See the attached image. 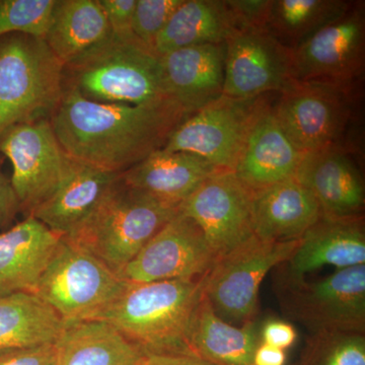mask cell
<instances>
[{
  "mask_svg": "<svg viewBox=\"0 0 365 365\" xmlns=\"http://www.w3.org/2000/svg\"><path fill=\"white\" fill-rule=\"evenodd\" d=\"M55 0H0V38L13 33L44 39Z\"/></svg>",
  "mask_w": 365,
  "mask_h": 365,
  "instance_id": "31",
  "label": "cell"
},
{
  "mask_svg": "<svg viewBox=\"0 0 365 365\" xmlns=\"http://www.w3.org/2000/svg\"><path fill=\"white\" fill-rule=\"evenodd\" d=\"M128 282L90 252L61 237L35 294L64 323L98 319Z\"/></svg>",
  "mask_w": 365,
  "mask_h": 365,
  "instance_id": "6",
  "label": "cell"
},
{
  "mask_svg": "<svg viewBox=\"0 0 365 365\" xmlns=\"http://www.w3.org/2000/svg\"><path fill=\"white\" fill-rule=\"evenodd\" d=\"M114 37L123 40L137 39L132 30L137 0H98Z\"/></svg>",
  "mask_w": 365,
  "mask_h": 365,
  "instance_id": "33",
  "label": "cell"
},
{
  "mask_svg": "<svg viewBox=\"0 0 365 365\" xmlns=\"http://www.w3.org/2000/svg\"><path fill=\"white\" fill-rule=\"evenodd\" d=\"M287 360L285 350L260 342L255 350L253 365H285Z\"/></svg>",
  "mask_w": 365,
  "mask_h": 365,
  "instance_id": "38",
  "label": "cell"
},
{
  "mask_svg": "<svg viewBox=\"0 0 365 365\" xmlns=\"http://www.w3.org/2000/svg\"><path fill=\"white\" fill-rule=\"evenodd\" d=\"M56 365H144L146 355L100 319L66 324L55 342Z\"/></svg>",
  "mask_w": 365,
  "mask_h": 365,
  "instance_id": "25",
  "label": "cell"
},
{
  "mask_svg": "<svg viewBox=\"0 0 365 365\" xmlns=\"http://www.w3.org/2000/svg\"><path fill=\"white\" fill-rule=\"evenodd\" d=\"M227 43L182 48L160 57L165 93L192 115L223 95Z\"/></svg>",
  "mask_w": 365,
  "mask_h": 365,
  "instance_id": "17",
  "label": "cell"
},
{
  "mask_svg": "<svg viewBox=\"0 0 365 365\" xmlns=\"http://www.w3.org/2000/svg\"><path fill=\"white\" fill-rule=\"evenodd\" d=\"M240 30L265 28L269 0H227Z\"/></svg>",
  "mask_w": 365,
  "mask_h": 365,
  "instance_id": "35",
  "label": "cell"
},
{
  "mask_svg": "<svg viewBox=\"0 0 365 365\" xmlns=\"http://www.w3.org/2000/svg\"><path fill=\"white\" fill-rule=\"evenodd\" d=\"M120 175L73 160L56 191L30 215L55 234L68 237L97 208Z\"/></svg>",
  "mask_w": 365,
  "mask_h": 365,
  "instance_id": "22",
  "label": "cell"
},
{
  "mask_svg": "<svg viewBox=\"0 0 365 365\" xmlns=\"http://www.w3.org/2000/svg\"><path fill=\"white\" fill-rule=\"evenodd\" d=\"M144 365H145V364H144Z\"/></svg>",
  "mask_w": 365,
  "mask_h": 365,
  "instance_id": "40",
  "label": "cell"
},
{
  "mask_svg": "<svg viewBox=\"0 0 365 365\" xmlns=\"http://www.w3.org/2000/svg\"><path fill=\"white\" fill-rule=\"evenodd\" d=\"M189 115L173 100L150 105L108 104L63 88L50 122L76 162L122 174L165 148Z\"/></svg>",
  "mask_w": 365,
  "mask_h": 365,
  "instance_id": "1",
  "label": "cell"
},
{
  "mask_svg": "<svg viewBox=\"0 0 365 365\" xmlns=\"http://www.w3.org/2000/svg\"><path fill=\"white\" fill-rule=\"evenodd\" d=\"M267 103L265 96L239 98L222 95L186 118L163 150L194 153L217 169L232 172L255 119Z\"/></svg>",
  "mask_w": 365,
  "mask_h": 365,
  "instance_id": "10",
  "label": "cell"
},
{
  "mask_svg": "<svg viewBox=\"0 0 365 365\" xmlns=\"http://www.w3.org/2000/svg\"><path fill=\"white\" fill-rule=\"evenodd\" d=\"M277 297L285 314L311 334L365 332V265L317 280L284 277Z\"/></svg>",
  "mask_w": 365,
  "mask_h": 365,
  "instance_id": "7",
  "label": "cell"
},
{
  "mask_svg": "<svg viewBox=\"0 0 365 365\" xmlns=\"http://www.w3.org/2000/svg\"><path fill=\"white\" fill-rule=\"evenodd\" d=\"M295 81L294 51L267 29H244L227 41L223 95L251 98L280 93Z\"/></svg>",
  "mask_w": 365,
  "mask_h": 365,
  "instance_id": "13",
  "label": "cell"
},
{
  "mask_svg": "<svg viewBox=\"0 0 365 365\" xmlns=\"http://www.w3.org/2000/svg\"><path fill=\"white\" fill-rule=\"evenodd\" d=\"M260 342L287 350L297 340V332L294 326L282 319H271L266 321L259 331Z\"/></svg>",
  "mask_w": 365,
  "mask_h": 365,
  "instance_id": "36",
  "label": "cell"
},
{
  "mask_svg": "<svg viewBox=\"0 0 365 365\" xmlns=\"http://www.w3.org/2000/svg\"><path fill=\"white\" fill-rule=\"evenodd\" d=\"M252 227L263 242L297 241L322 216L313 194L295 178L252 191Z\"/></svg>",
  "mask_w": 365,
  "mask_h": 365,
  "instance_id": "20",
  "label": "cell"
},
{
  "mask_svg": "<svg viewBox=\"0 0 365 365\" xmlns=\"http://www.w3.org/2000/svg\"><path fill=\"white\" fill-rule=\"evenodd\" d=\"M111 37L98 0H55L44 41L64 66Z\"/></svg>",
  "mask_w": 365,
  "mask_h": 365,
  "instance_id": "26",
  "label": "cell"
},
{
  "mask_svg": "<svg viewBox=\"0 0 365 365\" xmlns=\"http://www.w3.org/2000/svg\"><path fill=\"white\" fill-rule=\"evenodd\" d=\"M182 1L184 0H137L132 24L137 39L153 50L158 36Z\"/></svg>",
  "mask_w": 365,
  "mask_h": 365,
  "instance_id": "32",
  "label": "cell"
},
{
  "mask_svg": "<svg viewBox=\"0 0 365 365\" xmlns=\"http://www.w3.org/2000/svg\"><path fill=\"white\" fill-rule=\"evenodd\" d=\"M205 276L197 280L128 282L98 319L114 327L145 355H193L190 330L203 299Z\"/></svg>",
  "mask_w": 365,
  "mask_h": 365,
  "instance_id": "2",
  "label": "cell"
},
{
  "mask_svg": "<svg viewBox=\"0 0 365 365\" xmlns=\"http://www.w3.org/2000/svg\"><path fill=\"white\" fill-rule=\"evenodd\" d=\"M66 323L33 292L0 297V352L55 343Z\"/></svg>",
  "mask_w": 365,
  "mask_h": 365,
  "instance_id": "28",
  "label": "cell"
},
{
  "mask_svg": "<svg viewBox=\"0 0 365 365\" xmlns=\"http://www.w3.org/2000/svg\"><path fill=\"white\" fill-rule=\"evenodd\" d=\"M240 31L227 0H184L158 36V57L182 48L222 44Z\"/></svg>",
  "mask_w": 365,
  "mask_h": 365,
  "instance_id": "24",
  "label": "cell"
},
{
  "mask_svg": "<svg viewBox=\"0 0 365 365\" xmlns=\"http://www.w3.org/2000/svg\"><path fill=\"white\" fill-rule=\"evenodd\" d=\"M21 211L20 204L11 186V179L0 170V227L13 222Z\"/></svg>",
  "mask_w": 365,
  "mask_h": 365,
  "instance_id": "37",
  "label": "cell"
},
{
  "mask_svg": "<svg viewBox=\"0 0 365 365\" xmlns=\"http://www.w3.org/2000/svg\"><path fill=\"white\" fill-rule=\"evenodd\" d=\"M61 235L32 215L0 234V297L35 294Z\"/></svg>",
  "mask_w": 365,
  "mask_h": 365,
  "instance_id": "21",
  "label": "cell"
},
{
  "mask_svg": "<svg viewBox=\"0 0 365 365\" xmlns=\"http://www.w3.org/2000/svg\"><path fill=\"white\" fill-rule=\"evenodd\" d=\"M220 170H225L217 169L194 153L162 148L122 173L120 178L131 188L180 206Z\"/></svg>",
  "mask_w": 365,
  "mask_h": 365,
  "instance_id": "23",
  "label": "cell"
},
{
  "mask_svg": "<svg viewBox=\"0 0 365 365\" xmlns=\"http://www.w3.org/2000/svg\"><path fill=\"white\" fill-rule=\"evenodd\" d=\"M295 365H365V335L311 334Z\"/></svg>",
  "mask_w": 365,
  "mask_h": 365,
  "instance_id": "30",
  "label": "cell"
},
{
  "mask_svg": "<svg viewBox=\"0 0 365 365\" xmlns=\"http://www.w3.org/2000/svg\"><path fill=\"white\" fill-rule=\"evenodd\" d=\"M63 66L42 38H0V135L14 125L52 117L63 91Z\"/></svg>",
  "mask_w": 365,
  "mask_h": 365,
  "instance_id": "5",
  "label": "cell"
},
{
  "mask_svg": "<svg viewBox=\"0 0 365 365\" xmlns=\"http://www.w3.org/2000/svg\"><path fill=\"white\" fill-rule=\"evenodd\" d=\"M63 88L108 104L150 105L170 100L160 57L138 39L112 37L63 66Z\"/></svg>",
  "mask_w": 365,
  "mask_h": 365,
  "instance_id": "3",
  "label": "cell"
},
{
  "mask_svg": "<svg viewBox=\"0 0 365 365\" xmlns=\"http://www.w3.org/2000/svg\"><path fill=\"white\" fill-rule=\"evenodd\" d=\"M299 240L269 242L253 235L216 259L204 278V297L215 313L235 327L255 322L262 281L274 267L288 261Z\"/></svg>",
  "mask_w": 365,
  "mask_h": 365,
  "instance_id": "8",
  "label": "cell"
},
{
  "mask_svg": "<svg viewBox=\"0 0 365 365\" xmlns=\"http://www.w3.org/2000/svg\"><path fill=\"white\" fill-rule=\"evenodd\" d=\"M304 155L281 128L268 102L255 119L232 172L255 191L295 178Z\"/></svg>",
  "mask_w": 365,
  "mask_h": 365,
  "instance_id": "18",
  "label": "cell"
},
{
  "mask_svg": "<svg viewBox=\"0 0 365 365\" xmlns=\"http://www.w3.org/2000/svg\"><path fill=\"white\" fill-rule=\"evenodd\" d=\"M55 343L0 352V365H56Z\"/></svg>",
  "mask_w": 365,
  "mask_h": 365,
  "instance_id": "34",
  "label": "cell"
},
{
  "mask_svg": "<svg viewBox=\"0 0 365 365\" xmlns=\"http://www.w3.org/2000/svg\"><path fill=\"white\" fill-rule=\"evenodd\" d=\"M215 261L202 230L179 211L118 275L133 283L197 280L209 272Z\"/></svg>",
  "mask_w": 365,
  "mask_h": 365,
  "instance_id": "12",
  "label": "cell"
},
{
  "mask_svg": "<svg viewBox=\"0 0 365 365\" xmlns=\"http://www.w3.org/2000/svg\"><path fill=\"white\" fill-rule=\"evenodd\" d=\"M0 153L13 165L11 186L26 215L56 191L73 162L60 145L50 119L7 129L0 135Z\"/></svg>",
  "mask_w": 365,
  "mask_h": 365,
  "instance_id": "11",
  "label": "cell"
},
{
  "mask_svg": "<svg viewBox=\"0 0 365 365\" xmlns=\"http://www.w3.org/2000/svg\"><path fill=\"white\" fill-rule=\"evenodd\" d=\"M287 264V278H304L306 274L334 266L337 269L365 265L364 216L333 218L321 216L300 237L299 246Z\"/></svg>",
  "mask_w": 365,
  "mask_h": 365,
  "instance_id": "19",
  "label": "cell"
},
{
  "mask_svg": "<svg viewBox=\"0 0 365 365\" xmlns=\"http://www.w3.org/2000/svg\"><path fill=\"white\" fill-rule=\"evenodd\" d=\"M365 63L364 1H353L343 16L294 50L297 81L353 83Z\"/></svg>",
  "mask_w": 365,
  "mask_h": 365,
  "instance_id": "14",
  "label": "cell"
},
{
  "mask_svg": "<svg viewBox=\"0 0 365 365\" xmlns=\"http://www.w3.org/2000/svg\"><path fill=\"white\" fill-rule=\"evenodd\" d=\"M353 83L295 81L273 111L281 128L302 153L341 146L353 113Z\"/></svg>",
  "mask_w": 365,
  "mask_h": 365,
  "instance_id": "9",
  "label": "cell"
},
{
  "mask_svg": "<svg viewBox=\"0 0 365 365\" xmlns=\"http://www.w3.org/2000/svg\"><path fill=\"white\" fill-rule=\"evenodd\" d=\"M252 190L232 170H220L182 201L179 211L202 230L216 259L254 235Z\"/></svg>",
  "mask_w": 365,
  "mask_h": 365,
  "instance_id": "15",
  "label": "cell"
},
{
  "mask_svg": "<svg viewBox=\"0 0 365 365\" xmlns=\"http://www.w3.org/2000/svg\"><path fill=\"white\" fill-rule=\"evenodd\" d=\"M145 365H216L194 355H146Z\"/></svg>",
  "mask_w": 365,
  "mask_h": 365,
  "instance_id": "39",
  "label": "cell"
},
{
  "mask_svg": "<svg viewBox=\"0 0 365 365\" xmlns=\"http://www.w3.org/2000/svg\"><path fill=\"white\" fill-rule=\"evenodd\" d=\"M178 212L179 205L131 188L119 178L85 222L64 239L119 274Z\"/></svg>",
  "mask_w": 365,
  "mask_h": 365,
  "instance_id": "4",
  "label": "cell"
},
{
  "mask_svg": "<svg viewBox=\"0 0 365 365\" xmlns=\"http://www.w3.org/2000/svg\"><path fill=\"white\" fill-rule=\"evenodd\" d=\"M295 179L313 194L322 215L333 218L364 216V177L342 146L306 153Z\"/></svg>",
  "mask_w": 365,
  "mask_h": 365,
  "instance_id": "16",
  "label": "cell"
},
{
  "mask_svg": "<svg viewBox=\"0 0 365 365\" xmlns=\"http://www.w3.org/2000/svg\"><path fill=\"white\" fill-rule=\"evenodd\" d=\"M260 336L256 323L235 327L217 316L203 295L189 335L192 354L216 365H253Z\"/></svg>",
  "mask_w": 365,
  "mask_h": 365,
  "instance_id": "27",
  "label": "cell"
},
{
  "mask_svg": "<svg viewBox=\"0 0 365 365\" xmlns=\"http://www.w3.org/2000/svg\"><path fill=\"white\" fill-rule=\"evenodd\" d=\"M351 0H269L265 28L294 51L322 28L340 18Z\"/></svg>",
  "mask_w": 365,
  "mask_h": 365,
  "instance_id": "29",
  "label": "cell"
}]
</instances>
